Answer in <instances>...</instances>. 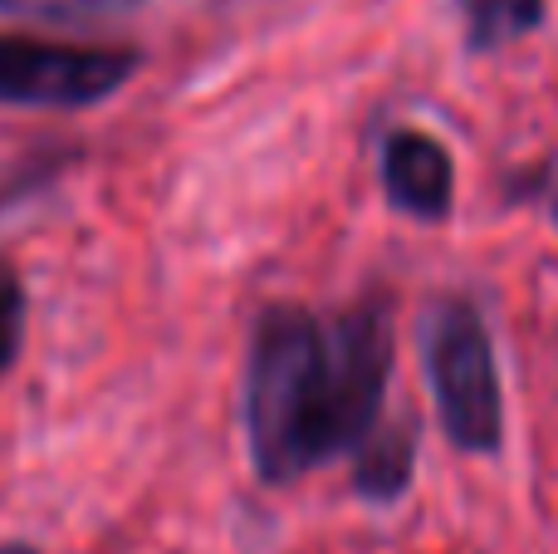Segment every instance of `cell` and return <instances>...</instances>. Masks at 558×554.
<instances>
[{"label":"cell","mask_w":558,"mask_h":554,"mask_svg":"<svg viewBox=\"0 0 558 554\" xmlns=\"http://www.w3.org/2000/svg\"><path fill=\"white\" fill-rule=\"evenodd\" d=\"M387 378V294H363L333 329H324L304 304H270L255 320L245 363V437L260 481L289 486L304 471L363 447L383 418Z\"/></svg>","instance_id":"obj_1"},{"label":"cell","mask_w":558,"mask_h":554,"mask_svg":"<svg viewBox=\"0 0 558 554\" xmlns=\"http://www.w3.org/2000/svg\"><path fill=\"white\" fill-rule=\"evenodd\" d=\"M422 359L426 383L436 393L446 437L461 451H500L505 437V398H500V369L485 320L471 300L441 294L426 304L422 320Z\"/></svg>","instance_id":"obj_2"},{"label":"cell","mask_w":558,"mask_h":554,"mask_svg":"<svg viewBox=\"0 0 558 554\" xmlns=\"http://www.w3.org/2000/svg\"><path fill=\"white\" fill-rule=\"evenodd\" d=\"M143 59L133 49L49 45L0 35V104L10 108H94L113 98Z\"/></svg>","instance_id":"obj_3"},{"label":"cell","mask_w":558,"mask_h":554,"mask_svg":"<svg viewBox=\"0 0 558 554\" xmlns=\"http://www.w3.org/2000/svg\"><path fill=\"white\" fill-rule=\"evenodd\" d=\"M383 186L397 212L422 216V221H441L456 196L451 153L436 137L416 133V128H397L383 147Z\"/></svg>","instance_id":"obj_4"},{"label":"cell","mask_w":558,"mask_h":554,"mask_svg":"<svg viewBox=\"0 0 558 554\" xmlns=\"http://www.w3.org/2000/svg\"><path fill=\"white\" fill-rule=\"evenodd\" d=\"M412 457H416V437L412 427H373L367 442L353 457V486L363 501L373 506H392L397 496H407L412 486Z\"/></svg>","instance_id":"obj_5"},{"label":"cell","mask_w":558,"mask_h":554,"mask_svg":"<svg viewBox=\"0 0 558 554\" xmlns=\"http://www.w3.org/2000/svg\"><path fill=\"white\" fill-rule=\"evenodd\" d=\"M461 15L471 49H500L510 39L539 29L544 0H461Z\"/></svg>","instance_id":"obj_6"},{"label":"cell","mask_w":558,"mask_h":554,"mask_svg":"<svg viewBox=\"0 0 558 554\" xmlns=\"http://www.w3.org/2000/svg\"><path fill=\"white\" fill-rule=\"evenodd\" d=\"M143 5V0H0V15H20V20H104V15H123V10Z\"/></svg>","instance_id":"obj_7"},{"label":"cell","mask_w":558,"mask_h":554,"mask_svg":"<svg viewBox=\"0 0 558 554\" xmlns=\"http://www.w3.org/2000/svg\"><path fill=\"white\" fill-rule=\"evenodd\" d=\"M20 334H25V285H20L15 265L0 261V373L15 363Z\"/></svg>","instance_id":"obj_8"},{"label":"cell","mask_w":558,"mask_h":554,"mask_svg":"<svg viewBox=\"0 0 558 554\" xmlns=\"http://www.w3.org/2000/svg\"><path fill=\"white\" fill-rule=\"evenodd\" d=\"M549 212H554V221H558V186H554V196H549Z\"/></svg>","instance_id":"obj_9"}]
</instances>
